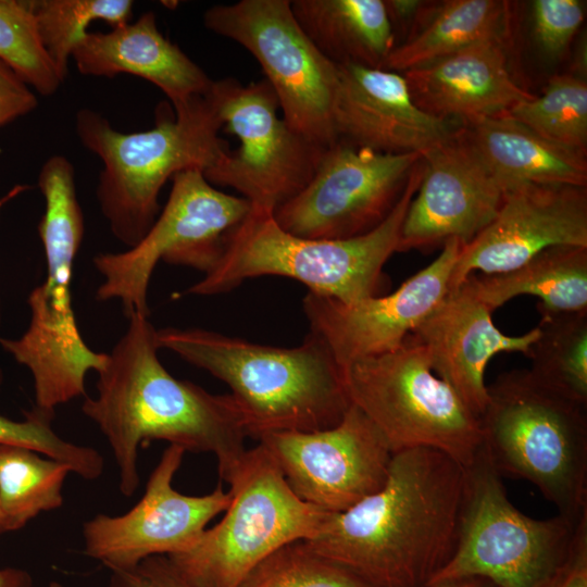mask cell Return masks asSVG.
<instances>
[{
	"label": "cell",
	"instance_id": "277c9868",
	"mask_svg": "<svg viewBox=\"0 0 587 587\" xmlns=\"http://www.w3.org/2000/svg\"><path fill=\"white\" fill-rule=\"evenodd\" d=\"M424 173L420 160L394 210L376 228L348 239H309L284 230L271 210L252 207L226 237L216 264L184 295L225 294L249 278L276 275L304 284L309 292L344 303L379 296L384 265L398 252L405 213Z\"/></svg>",
	"mask_w": 587,
	"mask_h": 587
},
{
	"label": "cell",
	"instance_id": "30bf717a",
	"mask_svg": "<svg viewBox=\"0 0 587 587\" xmlns=\"http://www.w3.org/2000/svg\"><path fill=\"white\" fill-rule=\"evenodd\" d=\"M349 399L377 427L392 453L440 451L469 466L483 446L479 417L436 376L421 344L409 335L396 350L344 367Z\"/></svg>",
	"mask_w": 587,
	"mask_h": 587
},
{
	"label": "cell",
	"instance_id": "7a4b0ae2",
	"mask_svg": "<svg viewBox=\"0 0 587 587\" xmlns=\"http://www.w3.org/2000/svg\"><path fill=\"white\" fill-rule=\"evenodd\" d=\"M141 314L108 353L98 374L96 396L85 397L83 413L101 430L118 471V489H138V449L151 439L166 440L186 452L211 453L223 479L239 461L249 437L246 420L230 395H213L175 378L158 357L157 328Z\"/></svg>",
	"mask_w": 587,
	"mask_h": 587
},
{
	"label": "cell",
	"instance_id": "f1b7e54d",
	"mask_svg": "<svg viewBox=\"0 0 587 587\" xmlns=\"http://www.w3.org/2000/svg\"><path fill=\"white\" fill-rule=\"evenodd\" d=\"M539 335L529 372L544 384L587 405V312L538 311Z\"/></svg>",
	"mask_w": 587,
	"mask_h": 587
},
{
	"label": "cell",
	"instance_id": "2e32d148",
	"mask_svg": "<svg viewBox=\"0 0 587 587\" xmlns=\"http://www.w3.org/2000/svg\"><path fill=\"white\" fill-rule=\"evenodd\" d=\"M185 450L170 445L152 471L143 496L126 513H99L83 524L84 552L114 571L135 567L154 555H173L193 546L207 524L224 512L232 499L218 485L203 496L173 487Z\"/></svg>",
	"mask_w": 587,
	"mask_h": 587
},
{
	"label": "cell",
	"instance_id": "74e56055",
	"mask_svg": "<svg viewBox=\"0 0 587 587\" xmlns=\"http://www.w3.org/2000/svg\"><path fill=\"white\" fill-rule=\"evenodd\" d=\"M542 587H587V515L578 522L565 559Z\"/></svg>",
	"mask_w": 587,
	"mask_h": 587
},
{
	"label": "cell",
	"instance_id": "44dd1931",
	"mask_svg": "<svg viewBox=\"0 0 587 587\" xmlns=\"http://www.w3.org/2000/svg\"><path fill=\"white\" fill-rule=\"evenodd\" d=\"M491 311L463 283L448 291L411 336L425 349L436 376L449 385L466 408L479 417L487 403L484 373L500 352L528 357L539 327L511 336L492 322Z\"/></svg>",
	"mask_w": 587,
	"mask_h": 587
},
{
	"label": "cell",
	"instance_id": "83f0119b",
	"mask_svg": "<svg viewBox=\"0 0 587 587\" xmlns=\"http://www.w3.org/2000/svg\"><path fill=\"white\" fill-rule=\"evenodd\" d=\"M68 464L41 458L29 448L0 444V503L9 530L23 528L42 512L63 504Z\"/></svg>",
	"mask_w": 587,
	"mask_h": 587
},
{
	"label": "cell",
	"instance_id": "1f68e13d",
	"mask_svg": "<svg viewBox=\"0 0 587 587\" xmlns=\"http://www.w3.org/2000/svg\"><path fill=\"white\" fill-rule=\"evenodd\" d=\"M0 60L42 96L63 83L40 41L29 0H0Z\"/></svg>",
	"mask_w": 587,
	"mask_h": 587
},
{
	"label": "cell",
	"instance_id": "9c48e42d",
	"mask_svg": "<svg viewBox=\"0 0 587 587\" xmlns=\"http://www.w3.org/2000/svg\"><path fill=\"white\" fill-rule=\"evenodd\" d=\"M579 521L523 514L482 448L465 466L453 553L426 586L480 578L495 587H542L565 559Z\"/></svg>",
	"mask_w": 587,
	"mask_h": 587
},
{
	"label": "cell",
	"instance_id": "4dcf8cb0",
	"mask_svg": "<svg viewBox=\"0 0 587 587\" xmlns=\"http://www.w3.org/2000/svg\"><path fill=\"white\" fill-rule=\"evenodd\" d=\"M130 0H29L40 41L64 82L75 46L93 21L112 28L129 23Z\"/></svg>",
	"mask_w": 587,
	"mask_h": 587
},
{
	"label": "cell",
	"instance_id": "5b68a950",
	"mask_svg": "<svg viewBox=\"0 0 587 587\" xmlns=\"http://www.w3.org/2000/svg\"><path fill=\"white\" fill-rule=\"evenodd\" d=\"M38 187L45 198L38 235L47 275L27 298V329L15 339L0 337V346L30 372L34 409L54 416L59 405L86 396V375L102 371L108 353L87 346L74 314L71 285L85 233L74 166L64 160L47 162L40 168Z\"/></svg>",
	"mask_w": 587,
	"mask_h": 587
},
{
	"label": "cell",
	"instance_id": "7402d4cb",
	"mask_svg": "<svg viewBox=\"0 0 587 587\" xmlns=\"http://www.w3.org/2000/svg\"><path fill=\"white\" fill-rule=\"evenodd\" d=\"M416 105L436 117L463 123L499 115L533 95L512 78L496 36L424 66L403 72Z\"/></svg>",
	"mask_w": 587,
	"mask_h": 587
},
{
	"label": "cell",
	"instance_id": "ba28073f",
	"mask_svg": "<svg viewBox=\"0 0 587 587\" xmlns=\"http://www.w3.org/2000/svg\"><path fill=\"white\" fill-rule=\"evenodd\" d=\"M223 479L232 495L223 519L186 551L166 555L196 587H238L267 555L313 537L328 514L291 490L260 444L247 449Z\"/></svg>",
	"mask_w": 587,
	"mask_h": 587
},
{
	"label": "cell",
	"instance_id": "d4e9b609",
	"mask_svg": "<svg viewBox=\"0 0 587 587\" xmlns=\"http://www.w3.org/2000/svg\"><path fill=\"white\" fill-rule=\"evenodd\" d=\"M298 24L336 65L383 68L396 47L384 0H291Z\"/></svg>",
	"mask_w": 587,
	"mask_h": 587
},
{
	"label": "cell",
	"instance_id": "7bdbcfd3",
	"mask_svg": "<svg viewBox=\"0 0 587 587\" xmlns=\"http://www.w3.org/2000/svg\"><path fill=\"white\" fill-rule=\"evenodd\" d=\"M7 532H10V530H9V526H8L5 515L3 513V510H2L1 503H0V536L3 535Z\"/></svg>",
	"mask_w": 587,
	"mask_h": 587
},
{
	"label": "cell",
	"instance_id": "4fadbf2b",
	"mask_svg": "<svg viewBox=\"0 0 587 587\" xmlns=\"http://www.w3.org/2000/svg\"><path fill=\"white\" fill-rule=\"evenodd\" d=\"M208 93L222 128L238 138L239 147L204 177L274 212L308 185L325 149L278 114V100L265 79L247 85L232 77L213 80Z\"/></svg>",
	"mask_w": 587,
	"mask_h": 587
},
{
	"label": "cell",
	"instance_id": "f35d334b",
	"mask_svg": "<svg viewBox=\"0 0 587 587\" xmlns=\"http://www.w3.org/2000/svg\"><path fill=\"white\" fill-rule=\"evenodd\" d=\"M387 15L392 30L395 25L410 27L415 25V20L423 17L429 5L420 0H384Z\"/></svg>",
	"mask_w": 587,
	"mask_h": 587
},
{
	"label": "cell",
	"instance_id": "ab89813d",
	"mask_svg": "<svg viewBox=\"0 0 587 587\" xmlns=\"http://www.w3.org/2000/svg\"><path fill=\"white\" fill-rule=\"evenodd\" d=\"M0 587H33V578L27 571L22 569H1Z\"/></svg>",
	"mask_w": 587,
	"mask_h": 587
},
{
	"label": "cell",
	"instance_id": "f546056e",
	"mask_svg": "<svg viewBox=\"0 0 587 587\" xmlns=\"http://www.w3.org/2000/svg\"><path fill=\"white\" fill-rule=\"evenodd\" d=\"M504 114L554 143L586 152L587 84L580 77L555 75L539 97L533 95Z\"/></svg>",
	"mask_w": 587,
	"mask_h": 587
},
{
	"label": "cell",
	"instance_id": "603a6c76",
	"mask_svg": "<svg viewBox=\"0 0 587 587\" xmlns=\"http://www.w3.org/2000/svg\"><path fill=\"white\" fill-rule=\"evenodd\" d=\"M71 58L83 75L130 74L152 83L166 95L174 110L205 95L213 83L177 45L163 36L151 11L109 33H87Z\"/></svg>",
	"mask_w": 587,
	"mask_h": 587
},
{
	"label": "cell",
	"instance_id": "60d3db41",
	"mask_svg": "<svg viewBox=\"0 0 587 587\" xmlns=\"http://www.w3.org/2000/svg\"><path fill=\"white\" fill-rule=\"evenodd\" d=\"M480 578H466L424 587H487L485 584L480 583Z\"/></svg>",
	"mask_w": 587,
	"mask_h": 587
},
{
	"label": "cell",
	"instance_id": "d590c367",
	"mask_svg": "<svg viewBox=\"0 0 587 587\" xmlns=\"http://www.w3.org/2000/svg\"><path fill=\"white\" fill-rule=\"evenodd\" d=\"M109 587H196L172 565L166 555L145 559L135 567L112 572Z\"/></svg>",
	"mask_w": 587,
	"mask_h": 587
},
{
	"label": "cell",
	"instance_id": "d6986e66",
	"mask_svg": "<svg viewBox=\"0 0 587 587\" xmlns=\"http://www.w3.org/2000/svg\"><path fill=\"white\" fill-rule=\"evenodd\" d=\"M422 159L424 173L404 216L398 252L450 239L466 245L496 216L501 184L462 128Z\"/></svg>",
	"mask_w": 587,
	"mask_h": 587
},
{
	"label": "cell",
	"instance_id": "484cf974",
	"mask_svg": "<svg viewBox=\"0 0 587 587\" xmlns=\"http://www.w3.org/2000/svg\"><path fill=\"white\" fill-rule=\"evenodd\" d=\"M464 283L491 312L517 296H535L538 311L587 312V248L554 246L505 273L475 276Z\"/></svg>",
	"mask_w": 587,
	"mask_h": 587
},
{
	"label": "cell",
	"instance_id": "836d02e7",
	"mask_svg": "<svg viewBox=\"0 0 587 587\" xmlns=\"http://www.w3.org/2000/svg\"><path fill=\"white\" fill-rule=\"evenodd\" d=\"M53 417L34 408L26 412L23 421L0 415V444L29 448L68 464L72 472L84 479H98L104 469L102 454L92 447L73 444L60 437L52 428Z\"/></svg>",
	"mask_w": 587,
	"mask_h": 587
},
{
	"label": "cell",
	"instance_id": "6da1fadb",
	"mask_svg": "<svg viewBox=\"0 0 587 587\" xmlns=\"http://www.w3.org/2000/svg\"><path fill=\"white\" fill-rule=\"evenodd\" d=\"M464 483L465 467L440 451L396 452L377 491L302 541L370 587H424L455 548Z\"/></svg>",
	"mask_w": 587,
	"mask_h": 587
},
{
	"label": "cell",
	"instance_id": "b9f144b4",
	"mask_svg": "<svg viewBox=\"0 0 587 587\" xmlns=\"http://www.w3.org/2000/svg\"><path fill=\"white\" fill-rule=\"evenodd\" d=\"M26 189H28V186H25V185H17V186H14L8 193H5L4 196H2L0 198V211L3 209V207L9 202L11 201L13 198H15L16 196H18L20 193H22L23 191H25ZM0 324H1V307H0Z\"/></svg>",
	"mask_w": 587,
	"mask_h": 587
},
{
	"label": "cell",
	"instance_id": "3957f363",
	"mask_svg": "<svg viewBox=\"0 0 587 587\" xmlns=\"http://www.w3.org/2000/svg\"><path fill=\"white\" fill-rule=\"evenodd\" d=\"M159 349L224 382L246 420L249 437L314 432L337 425L349 409L344 369L309 333L297 347L251 342L202 328L157 329Z\"/></svg>",
	"mask_w": 587,
	"mask_h": 587
},
{
	"label": "cell",
	"instance_id": "d6a6232c",
	"mask_svg": "<svg viewBox=\"0 0 587 587\" xmlns=\"http://www.w3.org/2000/svg\"><path fill=\"white\" fill-rule=\"evenodd\" d=\"M238 587H370L347 570L310 550L302 540L262 560Z\"/></svg>",
	"mask_w": 587,
	"mask_h": 587
},
{
	"label": "cell",
	"instance_id": "e575fe53",
	"mask_svg": "<svg viewBox=\"0 0 587 587\" xmlns=\"http://www.w3.org/2000/svg\"><path fill=\"white\" fill-rule=\"evenodd\" d=\"M535 35L542 49L551 54L562 53L569 46L585 16L578 0H536L533 2Z\"/></svg>",
	"mask_w": 587,
	"mask_h": 587
},
{
	"label": "cell",
	"instance_id": "8fae6325",
	"mask_svg": "<svg viewBox=\"0 0 587 587\" xmlns=\"http://www.w3.org/2000/svg\"><path fill=\"white\" fill-rule=\"evenodd\" d=\"M172 182L163 210L139 242L92 260L103 277L96 298L118 300L126 319L149 316L148 287L160 261L208 273L222 255L227 235L251 209L247 199L213 187L199 168L180 171Z\"/></svg>",
	"mask_w": 587,
	"mask_h": 587
},
{
	"label": "cell",
	"instance_id": "cb8c5ba5",
	"mask_svg": "<svg viewBox=\"0 0 587 587\" xmlns=\"http://www.w3.org/2000/svg\"><path fill=\"white\" fill-rule=\"evenodd\" d=\"M461 128L504 191L530 183L587 185L585 152L554 143L504 113Z\"/></svg>",
	"mask_w": 587,
	"mask_h": 587
},
{
	"label": "cell",
	"instance_id": "8992f818",
	"mask_svg": "<svg viewBox=\"0 0 587 587\" xmlns=\"http://www.w3.org/2000/svg\"><path fill=\"white\" fill-rule=\"evenodd\" d=\"M75 129L82 145L102 160L97 200L111 233L127 248L154 223L160 190L170 178L188 168L204 174L230 151L218 136L222 122L208 92L174 116L159 109L149 130L121 133L86 108L76 113Z\"/></svg>",
	"mask_w": 587,
	"mask_h": 587
},
{
	"label": "cell",
	"instance_id": "52a82bcc",
	"mask_svg": "<svg viewBox=\"0 0 587 587\" xmlns=\"http://www.w3.org/2000/svg\"><path fill=\"white\" fill-rule=\"evenodd\" d=\"M487 395L482 448L495 471L532 483L558 514L579 521L587 514V405L529 370L500 374Z\"/></svg>",
	"mask_w": 587,
	"mask_h": 587
},
{
	"label": "cell",
	"instance_id": "ee69618b",
	"mask_svg": "<svg viewBox=\"0 0 587 587\" xmlns=\"http://www.w3.org/2000/svg\"><path fill=\"white\" fill-rule=\"evenodd\" d=\"M49 587H65V586L59 582H51L49 584Z\"/></svg>",
	"mask_w": 587,
	"mask_h": 587
},
{
	"label": "cell",
	"instance_id": "e0dca14e",
	"mask_svg": "<svg viewBox=\"0 0 587 587\" xmlns=\"http://www.w3.org/2000/svg\"><path fill=\"white\" fill-rule=\"evenodd\" d=\"M439 255L389 295L354 303L308 292L302 300L310 332L328 347L344 369L354 361L399 348L449 291L452 268L462 247L442 245Z\"/></svg>",
	"mask_w": 587,
	"mask_h": 587
},
{
	"label": "cell",
	"instance_id": "4316f807",
	"mask_svg": "<svg viewBox=\"0 0 587 587\" xmlns=\"http://www.w3.org/2000/svg\"><path fill=\"white\" fill-rule=\"evenodd\" d=\"M507 2L450 0L428 9L419 30L388 55L384 70L405 72L427 65L476 42L503 36Z\"/></svg>",
	"mask_w": 587,
	"mask_h": 587
},
{
	"label": "cell",
	"instance_id": "9a60e30c",
	"mask_svg": "<svg viewBox=\"0 0 587 587\" xmlns=\"http://www.w3.org/2000/svg\"><path fill=\"white\" fill-rule=\"evenodd\" d=\"M291 490L328 513L342 512L385 483L392 452L377 427L354 404L322 430L260 435Z\"/></svg>",
	"mask_w": 587,
	"mask_h": 587
},
{
	"label": "cell",
	"instance_id": "ffe728a7",
	"mask_svg": "<svg viewBox=\"0 0 587 587\" xmlns=\"http://www.w3.org/2000/svg\"><path fill=\"white\" fill-rule=\"evenodd\" d=\"M337 67L333 120L338 141L423 157L452 134L447 120L416 105L403 74L351 63Z\"/></svg>",
	"mask_w": 587,
	"mask_h": 587
},
{
	"label": "cell",
	"instance_id": "ac0fdd59",
	"mask_svg": "<svg viewBox=\"0 0 587 587\" xmlns=\"http://www.w3.org/2000/svg\"><path fill=\"white\" fill-rule=\"evenodd\" d=\"M554 246L587 248L586 187L530 183L510 188L492 221L462 245L449 291L475 271L505 273Z\"/></svg>",
	"mask_w": 587,
	"mask_h": 587
},
{
	"label": "cell",
	"instance_id": "8d00e7d4",
	"mask_svg": "<svg viewBox=\"0 0 587 587\" xmlns=\"http://www.w3.org/2000/svg\"><path fill=\"white\" fill-rule=\"evenodd\" d=\"M37 105L29 86L0 60V127L30 113Z\"/></svg>",
	"mask_w": 587,
	"mask_h": 587
},
{
	"label": "cell",
	"instance_id": "5bb4252c",
	"mask_svg": "<svg viewBox=\"0 0 587 587\" xmlns=\"http://www.w3.org/2000/svg\"><path fill=\"white\" fill-rule=\"evenodd\" d=\"M416 152L387 153L341 141L325 149L308 185L274 211L286 232L309 239H348L382 224L399 201Z\"/></svg>",
	"mask_w": 587,
	"mask_h": 587
},
{
	"label": "cell",
	"instance_id": "7c38bea8",
	"mask_svg": "<svg viewBox=\"0 0 587 587\" xmlns=\"http://www.w3.org/2000/svg\"><path fill=\"white\" fill-rule=\"evenodd\" d=\"M203 24L254 57L292 129L324 149L338 141L333 120L338 67L302 30L291 0L216 4L204 12Z\"/></svg>",
	"mask_w": 587,
	"mask_h": 587
}]
</instances>
